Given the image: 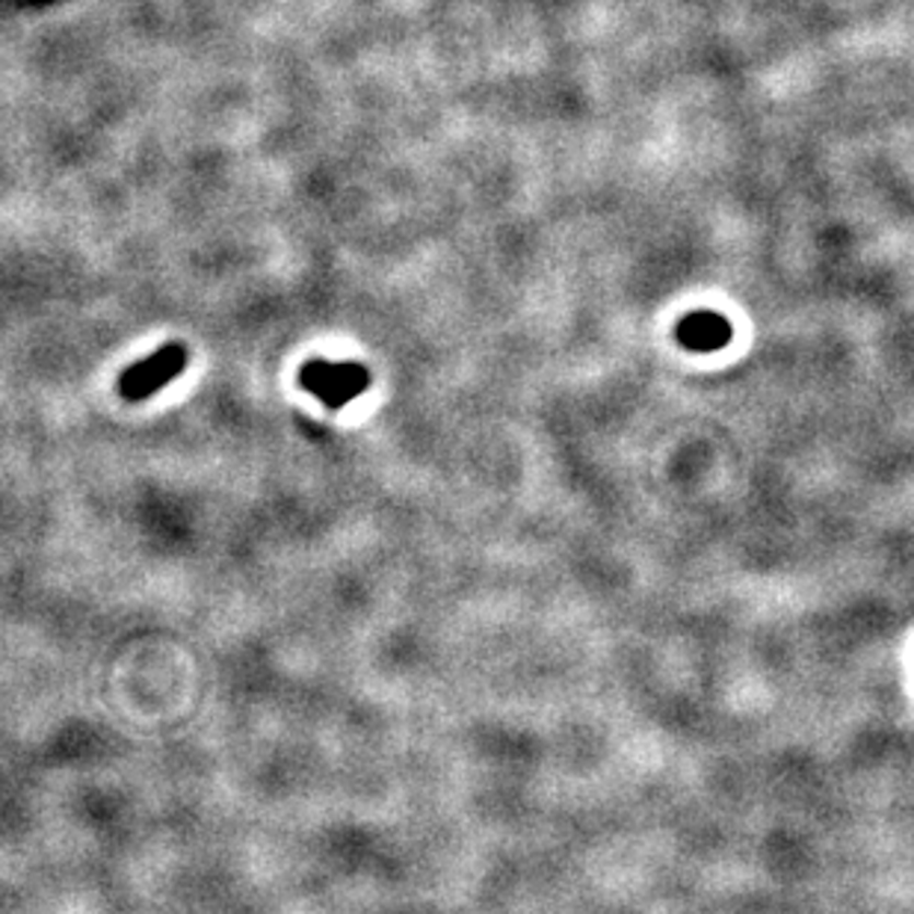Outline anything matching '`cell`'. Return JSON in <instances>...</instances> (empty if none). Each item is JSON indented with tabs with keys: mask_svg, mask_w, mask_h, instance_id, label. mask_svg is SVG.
<instances>
[{
	"mask_svg": "<svg viewBox=\"0 0 914 914\" xmlns=\"http://www.w3.org/2000/svg\"><path fill=\"white\" fill-rule=\"evenodd\" d=\"M299 382L305 391L328 408H344L356 397H361L370 385V373L356 361H309L299 370Z\"/></svg>",
	"mask_w": 914,
	"mask_h": 914,
	"instance_id": "6da1fadb",
	"label": "cell"
},
{
	"mask_svg": "<svg viewBox=\"0 0 914 914\" xmlns=\"http://www.w3.org/2000/svg\"><path fill=\"white\" fill-rule=\"evenodd\" d=\"M187 347L184 344H166L149 358H142L137 365H130L119 379V394L128 403H142L151 394H158L170 385L172 379H178L187 368Z\"/></svg>",
	"mask_w": 914,
	"mask_h": 914,
	"instance_id": "7a4b0ae2",
	"label": "cell"
},
{
	"mask_svg": "<svg viewBox=\"0 0 914 914\" xmlns=\"http://www.w3.org/2000/svg\"><path fill=\"white\" fill-rule=\"evenodd\" d=\"M675 335L690 352H716L731 340V323L716 311H693L678 323Z\"/></svg>",
	"mask_w": 914,
	"mask_h": 914,
	"instance_id": "3957f363",
	"label": "cell"
}]
</instances>
